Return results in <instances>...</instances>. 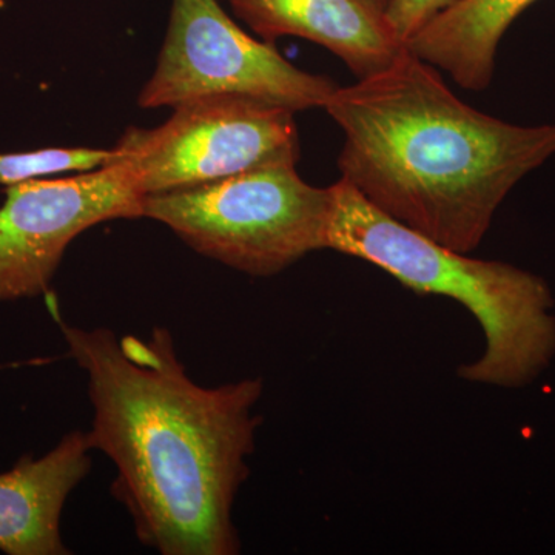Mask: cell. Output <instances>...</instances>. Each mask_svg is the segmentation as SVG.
Here are the masks:
<instances>
[{
  "instance_id": "cell-1",
  "label": "cell",
  "mask_w": 555,
  "mask_h": 555,
  "mask_svg": "<svg viewBox=\"0 0 555 555\" xmlns=\"http://www.w3.org/2000/svg\"><path fill=\"white\" fill-rule=\"evenodd\" d=\"M56 318L68 353L87 375L91 449L112 460V494L142 545L163 555H236L233 507L248 478L264 383L193 382L169 328L118 337Z\"/></svg>"
},
{
  "instance_id": "cell-2",
  "label": "cell",
  "mask_w": 555,
  "mask_h": 555,
  "mask_svg": "<svg viewBox=\"0 0 555 555\" xmlns=\"http://www.w3.org/2000/svg\"><path fill=\"white\" fill-rule=\"evenodd\" d=\"M324 108L345 134L339 179L460 254L480 246L511 190L555 155V124L517 126L478 112L408 49L338 87Z\"/></svg>"
},
{
  "instance_id": "cell-3",
  "label": "cell",
  "mask_w": 555,
  "mask_h": 555,
  "mask_svg": "<svg viewBox=\"0 0 555 555\" xmlns=\"http://www.w3.org/2000/svg\"><path fill=\"white\" fill-rule=\"evenodd\" d=\"M327 248L371 262L418 295L460 302L485 335L483 356L456 369L474 385L518 389L555 357V301L542 276L460 254L400 224L338 179Z\"/></svg>"
},
{
  "instance_id": "cell-4",
  "label": "cell",
  "mask_w": 555,
  "mask_h": 555,
  "mask_svg": "<svg viewBox=\"0 0 555 555\" xmlns=\"http://www.w3.org/2000/svg\"><path fill=\"white\" fill-rule=\"evenodd\" d=\"M332 210L334 188L308 184L294 163L155 193L142 203V217L163 222L193 250L257 278L326 250Z\"/></svg>"
},
{
  "instance_id": "cell-5",
  "label": "cell",
  "mask_w": 555,
  "mask_h": 555,
  "mask_svg": "<svg viewBox=\"0 0 555 555\" xmlns=\"http://www.w3.org/2000/svg\"><path fill=\"white\" fill-rule=\"evenodd\" d=\"M295 115L248 98H204L178 105L155 129L131 127L113 149L145 198L269 164H297Z\"/></svg>"
},
{
  "instance_id": "cell-6",
  "label": "cell",
  "mask_w": 555,
  "mask_h": 555,
  "mask_svg": "<svg viewBox=\"0 0 555 555\" xmlns=\"http://www.w3.org/2000/svg\"><path fill=\"white\" fill-rule=\"evenodd\" d=\"M339 86L284 60L273 43L241 30L218 0H173L166 40L139 107H178L241 96L301 112L323 107Z\"/></svg>"
},
{
  "instance_id": "cell-7",
  "label": "cell",
  "mask_w": 555,
  "mask_h": 555,
  "mask_svg": "<svg viewBox=\"0 0 555 555\" xmlns=\"http://www.w3.org/2000/svg\"><path fill=\"white\" fill-rule=\"evenodd\" d=\"M142 203L118 153L107 166L76 177L7 185L0 207V302L49 294L65 250L80 233L112 219L141 218Z\"/></svg>"
},
{
  "instance_id": "cell-8",
  "label": "cell",
  "mask_w": 555,
  "mask_h": 555,
  "mask_svg": "<svg viewBox=\"0 0 555 555\" xmlns=\"http://www.w3.org/2000/svg\"><path fill=\"white\" fill-rule=\"evenodd\" d=\"M236 16L273 43L297 36L324 47L357 79L389 67L406 50L383 13L364 0H229Z\"/></svg>"
},
{
  "instance_id": "cell-9",
  "label": "cell",
  "mask_w": 555,
  "mask_h": 555,
  "mask_svg": "<svg viewBox=\"0 0 555 555\" xmlns=\"http://www.w3.org/2000/svg\"><path fill=\"white\" fill-rule=\"evenodd\" d=\"M89 437L67 434L40 459L24 456L0 474V551L9 555H65L61 518L67 499L91 469Z\"/></svg>"
},
{
  "instance_id": "cell-10",
  "label": "cell",
  "mask_w": 555,
  "mask_h": 555,
  "mask_svg": "<svg viewBox=\"0 0 555 555\" xmlns=\"http://www.w3.org/2000/svg\"><path fill=\"white\" fill-rule=\"evenodd\" d=\"M537 0H459L438 14L406 49L444 69L463 89L483 91L495 73L496 51L513 22Z\"/></svg>"
},
{
  "instance_id": "cell-11",
  "label": "cell",
  "mask_w": 555,
  "mask_h": 555,
  "mask_svg": "<svg viewBox=\"0 0 555 555\" xmlns=\"http://www.w3.org/2000/svg\"><path fill=\"white\" fill-rule=\"evenodd\" d=\"M116 159L115 149L53 147L28 153H0V184L101 169Z\"/></svg>"
},
{
  "instance_id": "cell-12",
  "label": "cell",
  "mask_w": 555,
  "mask_h": 555,
  "mask_svg": "<svg viewBox=\"0 0 555 555\" xmlns=\"http://www.w3.org/2000/svg\"><path fill=\"white\" fill-rule=\"evenodd\" d=\"M456 2L459 0H390L383 16L398 42L406 47L430 21Z\"/></svg>"
},
{
  "instance_id": "cell-13",
  "label": "cell",
  "mask_w": 555,
  "mask_h": 555,
  "mask_svg": "<svg viewBox=\"0 0 555 555\" xmlns=\"http://www.w3.org/2000/svg\"><path fill=\"white\" fill-rule=\"evenodd\" d=\"M364 2L369 3L372 9L379 11V13H385L386 7L389 5L390 0H364Z\"/></svg>"
}]
</instances>
